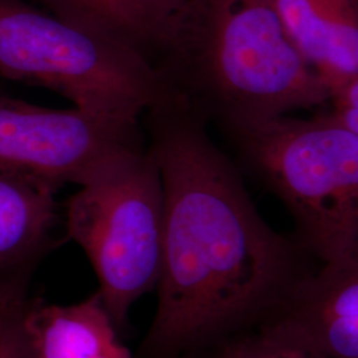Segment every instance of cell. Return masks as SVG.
<instances>
[{
    "instance_id": "1",
    "label": "cell",
    "mask_w": 358,
    "mask_h": 358,
    "mask_svg": "<svg viewBox=\"0 0 358 358\" xmlns=\"http://www.w3.org/2000/svg\"><path fill=\"white\" fill-rule=\"evenodd\" d=\"M145 117L165 190L164 260L150 327L134 358L220 345L271 319L310 272L306 250L273 230L186 100Z\"/></svg>"
},
{
    "instance_id": "2",
    "label": "cell",
    "mask_w": 358,
    "mask_h": 358,
    "mask_svg": "<svg viewBox=\"0 0 358 358\" xmlns=\"http://www.w3.org/2000/svg\"><path fill=\"white\" fill-rule=\"evenodd\" d=\"M158 68L192 108L229 133L332 99L288 38L272 0H189Z\"/></svg>"
},
{
    "instance_id": "3",
    "label": "cell",
    "mask_w": 358,
    "mask_h": 358,
    "mask_svg": "<svg viewBox=\"0 0 358 358\" xmlns=\"http://www.w3.org/2000/svg\"><path fill=\"white\" fill-rule=\"evenodd\" d=\"M0 75L130 121L180 99L161 69L125 41L20 0H0Z\"/></svg>"
},
{
    "instance_id": "4",
    "label": "cell",
    "mask_w": 358,
    "mask_h": 358,
    "mask_svg": "<svg viewBox=\"0 0 358 358\" xmlns=\"http://www.w3.org/2000/svg\"><path fill=\"white\" fill-rule=\"evenodd\" d=\"M244 164L273 192L296 241L319 264L358 234V136L333 115H282L231 133Z\"/></svg>"
},
{
    "instance_id": "5",
    "label": "cell",
    "mask_w": 358,
    "mask_h": 358,
    "mask_svg": "<svg viewBox=\"0 0 358 358\" xmlns=\"http://www.w3.org/2000/svg\"><path fill=\"white\" fill-rule=\"evenodd\" d=\"M66 232L88 257L120 331L162 269L165 190L153 153L125 155L78 186L66 205Z\"/></svg>"
},
{
    "instance_id": "6",
    "label": "cell",
    "mask_w": 358,
    "mask_h": 358,
    "mask_svg": "<svg viewBox=\"0 0 358 358\" xmlns=\"http://www.w3.org/2000/svg\"><path fill=\"white\" fill-rule=\"evenodd\" d=\"M140 122L0 96V170L56 190L81 186L117 159L146 149Z\"/></svg>"
},
{
    "instance_id": "7",
    "label": "cell",
    "mask_w": 358,
    "mask_h": 358,
    "mask_svg": "<svg viewBox=\"0 0 358 358\" xmlns=\"http://www.w3.org/2000/svg\"><path fill=\"white\" fill-rule=\"evenodd\" d=\"M263 324L324 358H358V234L344 254L308 272Z\"/></svg>"
},
{
    "instance_id": "8",
    "label": "cell",
    "mask_w": 358,
    "mask_h": 358,
    "mask_svg": "<svg viewBox=\"0 0 358 358\" xmlns=\"http://www.w3.org/2000/svg\"><path fill=\"white\" fill-rule=\"evenodd\" d=\"M272 3L288 38L332 96L358 76V0Z\"/></svg>"
},
{
    "instance_id": "9",
    "label": "cell",
    "mask_w": 358,
    "mask_h": 358,
    "mask_svg": "<svg viewBox=\"0 0 358 358\" xmlns=\"http://www.w3.org/2000/svg\"><path fill=\"white\" fill-rule=\"evenodd\" d=\"M66 22L101 31L141 52L155 66L178 36L189 0H41Z\"/></svg>"
},
{
    "instance_id": "10",
    "label": "cell",
    "mask_w": 358,
    "mask_h": 358,
    "mask_svg": "<svg viewBox=\"0 0 358 358\" xmlns=\"http://www.w3.org/2000/svg\"><path fill=\"white\" fill-rule=\"evenodd\" d=\"M27 331L32 358H134L97 292L69 306L29 299Z\"/></svg>"
},
{
    "instance_id": "11",
    "label": "cell",
    "mask_w": 358,
    "mask_h": 358,
    "mask_svg": "<svg viewBox=\"0 0 358 358\" xmlns=\"http://www.w3.org/2000/svg\"><path fill=\"white\" fill-rule=\"evenodd\" d=\"M56 189L0 170V275L29 272L51 245Z\"/></svg>"
},
{
    "instance_id": "12",
    "label": "cell",
    "mask_w": 358,
    "mask_h": 358,
    "mask_svg": "<svg viewBox=\"0 0 358 358\" xmlns=\"http://www.w3.org/2000/svg\"><path fill=\"white\" fill-rule=\"evenodd\" d=\"M223 358H324L300 340L262 324L220 344Z\"/></svg>"
},
{
    "instance_id": "13",
    "label": "cell",
    "mask_w": 358,
    "mask_h": 358,
    "mask_svg": "<svg viewBox=\"0 0 358 358\" xmlns=\"http://www.w3.org/2000/svg\"><path fill=\"white\" fill-rule=\"evenodd\" d=\"M28 306L26 294L0 308V358H32L27 331Z\"/></svg>"
},
{
    "instance_id": "14",
    "label": "cell",
    "mask_w": 358,
    "mask_h": 358,
    "mask_svg": "<svg viewBox=\"0 0 358 358\" xmlns=\"http://www.w3.org/2000/svg\"><path fill=\"white\" fill-rule=\"evenodd\" d=\"M333 115L358 136V76L332 96Z\"/></svg>"
},
{
    "instance_id": "15",
    "label": "cell",
    "mask_w": 358,
    "mask_h": 358,
    "mask_svg": "<svg viewBox=\"0 0 358 358\" xmlns=\"http://www.w3.org/2000/svg\"><path fill=\"white\" fill-rule=\"evenodd\" d=\"M28 272L0 275V308L27 294Z\"/></svg>"
},
{
    "instance_id": "16",
    "label": "cell",
    "mask_w": 358,
    "mask_h": 358,
    "mask_svg": "<svg viewBox=\"0 0 358 358\" xmlns=\"http://www.w3.org/2000/svg\"><path fill=\"white\" fill-rule=\"evenodd\" d=\"M176 358H223L222 357V350L220 345L211 346L207 349H201V350H195L190 352L186 355H182L179 357Z\"/></svg>"
}]
</instances>
